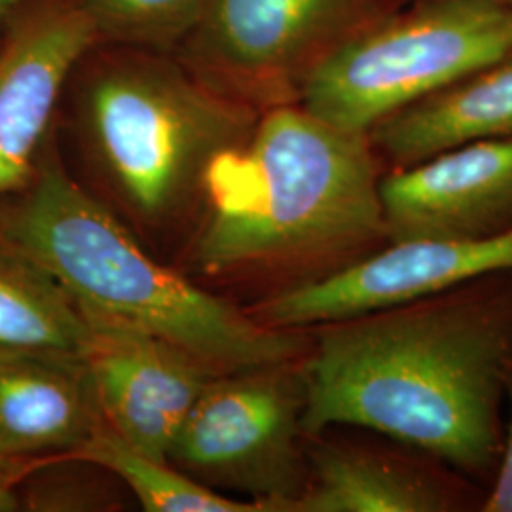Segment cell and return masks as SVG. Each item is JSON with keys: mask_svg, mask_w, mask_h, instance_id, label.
I'll return each mask as SVG.
<instances>
[{"mask_svg": "<svg viewBox=\"0 0 512 512\" xmlns=\"http://www.w3.org/2000/svg\"><path fill=\"white\" fill-rule=\"evenodd\" d=\"M315 329L306 435L366 429L490 486L512 374V272Z\"/></svg>", "mask_w": 512, "mask_h": 512, "instance_id": "1", "label": "cell"}, {"mask_svg": "<svg viewBox=\"0 0 512 512\" xmlns=\"http://www.w3.org/2000/svg\"><path fill=\"white\" fill-rule=\"evenodd\" d=\"M384 173L368 133L298 103L264 110L207 175L196 262L207 274L285 275L289 287L346 268L389 243Z\"/></svg>", "mask_w": 512, "mask_h": 512, "instance_id": "2", "label": "cell"}, {"mask_svg": "<svg viewBox=\"0 0 512 512\" xmlns=\"http://www.w3.org/2000/svg\"><path fill=\"white\" fill-rule=\"evenodd\" d=\"M0 238L54 275L82 310L154 334L217 376L310 351L306 330L264 325L148 256L52 145L31 183L0 202Z\"/></svg>", "mask_w": 512, "mask_h": 512, "instance_id": "3", "label": "cell"}, {"mask_svg": "<svg viewBox=\"0 0 512 512\" xmlns=\"http://www.w3.org/2000/svg\"><path fill=\"white\" fill-rule=\"evenodd\" d=\"M63 103L82 165L148 222L203 202L213 164L251 137L262 114L173 52L105 42L80 57Z\"/></svg>", "mask_w": 512, "mask_h": 512, "instance_id": "4", "label": "cell"}, {"mask_svg": "<svg viewBox=\"0 0 512 512\" xmlns=\"http://www.w3.org/2000/svg\"><path fill=\"white\" fill-rule=\"evenodd\" d=\"M512 46V6L406 0L311 76L298 105L336 128L368 133Z\"/></svg>", "mask_w": 512, "mask_h": 512, "instance_id": "5", "label": "cell"}, {"mask_svg": "<svg viewBox=\"0 0 512 512\" xmlns=\"http://www.w3.org/2000/svg\"><path fill=\"white\" fill-rule=\"evenodd\" d=\"M406 0H205L175 54L256 110L298 103L330 57Z\"/></svg>", "mask_w": 512, "mask_h": 512, "instance_id": "6", "label": "cell"}, {"mask_svg": "<svg viewBox=\"0 0 512 512\" xmlns=\"http://www.w3.org/2000/svg\"><path fill=\"white\" fill-rule=\"evenodd\" d=\"M304 359L213 376L167 459L266 512H287L306 480Z\"/></svg>", "mask_w": 512, "mask_h": 512, "instance_id": "7", "label": "cell"}, {"mask_svg": "<svg viewBox=\"0 0 512 512\" xmlns=\"http://www.w3.org/2000/svg\"><path fill=\"white\" fill-rule=\"evenodd\" d=\"M509 272L512 230L486 238L387 243L346 268L270 294L251 315L275 329L310 330Z\"/></svg>", "mask_w": 512, "mask_h": 512, "instance_id": "8", "label": "cell"}, {"mask_svg": "<svg viewBox=\"0 0 512 512\" xmlns=\"http://www.w3.org/2000/svg\"><path fill=\"white\" fill-rule=\"evenodd\" d=\"M93 42L73 0H37L0 35V202L35 177L74 67Z\"/></svg>", "mask_w": 512, "mask_h": 512, "instance_id": "9", "label": "cell"}, {"mask_svg": "<svg viewBox=\"0 0 512 512\" xmlns=\"http://www.w3.org/2000/svg\"><path fill=\"white\" fill-rule=\"evenodd\" d=\"M82 311L88 319L82 361L105 425L148 456L167 459L186 416L217 374L154 334Z\"/></svg>", "mask_w": 512, "mask_h": 512, "instance_id": "10", "label": "cell"}, {"mask_svg": "<svg viewBox=\"0 0 512 512\" xmlns=\"http://www.w3.org/2000/svg\"><path fill=\"white\" fill-rule=\"evenodd\" d=\"M389 243L486 238L512 230V137L482 139L385 171Z\"/></svg>", "mask_w": 512, "mask_h": 512, "instance_id": "11", "label": "cell"}, {"mask_svg": "<svg viewBox=\"0 0 512 512\" xmlns=\"http://www.w3.org/2000/svg\"><path fill=\"white\" fill-rule=\"evenodd\" d=\"M484 488L439 459L389 444L308 435L306 480L287 512L478 511Z\"/></svg>", "mask_w": 512, "mask_h": 512, "instance_id": "12", "label": "cell"}, {"mask_svg": "<svg viewBox=\"0 0 512 512\" xmlns=\"http://www.w3.org/2000/svg\"><path fill=\"white\" fill-rule=\"evenodd\" d=\"M82 357L0 351V454H76L103 425Z\"/></svg>", "mask_w": 512, "mask_h": 512, "instance_id": "13", "label": "cell"}, {"mask_svg": "<svg viewBox=\"0 0 512 512\" xmlns=\"http://www.w3.org/2000/svg\"><path fill=\"white\" fill-rule=\"evenodd\" d=\"M368 137L385 171L465 143L512 137V46L454 84L391 114Z\"/></svg>", "mask_w": 512, "mask_h": 512, "instance_id": "14", "label": "cell"}, {"mask_svg": "<svg viewBox=\"0 0 512 512\" xmlns=\"http://www.w3.org/2000/svg\"><path fill=\"white\" fill-rule=\"evenodd\" d=\"M88 319L67 289L0 238V351L82 357Z\"/></svg>", "mask_w": 512, "mask_h": 512, "instance_id": "15", "label": "cell"}, {"mask_svg": "<svg viewBox=\"0 0 512 512\" xmlns=\"http://www.w3.org/2000/svg\"><path fill=\"white\" fill-rule=\"evenodd\" d=\"M71 459L92 463L124 480L148 512H266L255 501L213 492L200 480L177 471L167 459L131 446L105 423Z\"/></svg>", "mask_w": 512, "mask_h": 512, "instance_id": "16", "label": "cell"}, {"mask_svg": "<svg viewBox=\"0 0 512 512\" xmlns=\"http://www.w3.org/2000/svg\"><path fill=\"white\" fill-rule=\"evenodd\" d=\"M95 42L177 52L205 0H73Z\"/></svg>", "mask_w": 512, "mask_h": 512, "instance_id": "17", "label": "cell"}, {"mask_svg": "<svg viewBox=\"0 0 512 512\" xmlns=\"http://www.w3.org/2000/svg\"><path fill=\"white\" fill-rule=\"evenodd\" d=\"M480 512H512V374L507 384L505 431L494 478L486 488Z\"/></svg>", "mask_w": 512, "mask_h": 512, "instance_id": "18", "label": "cell"}, {"mask_svg": "<svg viewBox=\"0 0 512 512\" xmlns=\"http://www.w3.org/2000/svg\"><path fill=\"white\" fill-rule=\"evenodd\" d=\"M16 509H18V497L10 488L8 459L0 454V512L16 511Z\"/></svg>", "mask_w": 512, "mask_h": 512, "instance_id": "19", "label": "cell"}, {"mask_svg": "<svg viewBox=\"0 0 512 512\" xmlns=\"http://www.w3.org/2000/svg\"><path fill=\"white\" fill-rule=\"evenodd\" d=\"M33 2L37 0H0V35Z\"/></svg>", "mask_w": 512, "mask_h": 512, "instance_id": "20", "label": "cell"}, {"mask_svg": "<svg viewBox=\"0 0 512 512\" xmlns=\"http://www.w3.org/2000/svg\"><path fill=\"white\" fill-rule=\"evenodd\" d=\"M494 2H501V4H507V6H512V0H494Z\"/></svg>", "mask_w": 512, "mask_h": 512, "instance_id": "21", "label": "cell"}]
</instances>
